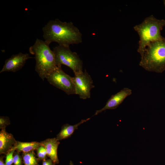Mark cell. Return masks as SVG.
I'll return each mask as SVG.
<instances>
[{
	"label": "cell",
	"mask_w": 165,
	"mask_h": 165,
	"mask_svg": "<svg viewBox=\"0 0 165 165\" xmlns=\"http://www.w3.org/2000/svg\"><path fill=\"white\" fill-rule=\"evenodd\" d=\"M44 41L50 45L54 42L59 45L69 47L82 42V35L72 22H62L58 19L50 20L42 28Z\"/></svg>",
	"instance_id": "obj_1"
},
{
	"label": "cell",
	"mask_w": 165,
	"mask_h": 165,
	"mask_svg": "<svg viewBox=\"0 0 165 165\" xmlns=\"http://www.w3.org/2000/svg\"><path fill=\"white\" fill-rule=\"evenodd\" d=\"M141 56L140 66L148 71L163 72L165 70V38L150 43Z\"/></svg>",
	"instance_id": "obj_2"
},
{
	"label": "cell",
	"mask_w": 165,
	"mask_h": 165,
	"mask_svg": "<svg viewBox=\"0 0 165 165\" xmlns=\"http://www.w3.org/2000/svg\"><path fill=\"white\" fill-rule=\"evenodd\" d=\"M44 41L37 38L34 45L29 49L30 53L35 56V70L44 80L46 76L57 67L53 51Z\"/></svg>",
	"instance_id": "obj_3"
},
{
	"label": "cell",
	"mask_w": 165,
	"mask_h": 165,
	"mask_svg": "<svg viewBox=\"0 0 165 165\" xmlns=\"http://www.w3.org/2000/svg\"><path fill=\"white\" fill-rule=\"evenodd\" d=\"M164 26L165 20H159L151 15L146 18L141 23L134 27L140 38L137 51L140 55L150 43L163 38L161 31Z\"/></svg>",
	"instance_id": "obj_4"
},
{
	"label": "cell",
	"mask_w": 165,
	"mask_h": 165,
	"mask_svg": "<svg viewBox=\"0 0 165 165\" xmlns=\"http://www.w3.org/2000/svg\"><path fill=\"white\" fill-rule=\"evenodd\" d=\"M53 51L57 67L66 65L73 71L75 75L83 72L82 61L76 52L71 50L69 47L58 45L54 47Z\"/></svg>",
	"instance_id": "obj_5"
},
{
	"label": "cell",
	"mask_w": 165,
	"mask_h": 165,
	"mask_svg": "<svg viewBox=\"0 0 165 165\" xmlns=\"http://www.w3.org/2000/svg\"><path fill=\"white\" fill-rule=\"evenodd\" d=\"M61 67L57 66L48 75L46 79L50 84L67 94H75L73 77L64 72Z\"/></svg>",
	"instance_id": "obj_6"
},
{
	"label": "cell",
	"mask_w": 165,
	"mask_h": 165,
	"mask_svg": "<svg viewBox=\"0 0 165 165\" xmlns=\"http://www.w3.org/2000/svg\"><path fill=\"white\" fill-rule=\"evenodd\" d=\"M73 77L75 94L78 95L82 99L90 98L91 90L94 87L90 76L85 70L75 75Z\"/></svg>",
	"instance_id": "obj_7"
},
{
	"label": "cell",
	"mask_w": 165,
	"mask_h": 165,
	"mask_svg": "<svg viewBox=\"0 0 165 165\" xmlns=\"http://www.w3.org/2000/svg\"><path fill=\"white\" fill-rule=\"evenodd\" d=\"M32 58V57H30L27 53H19L13 55L6 60L0 73L5 72H17L23 67L28 60Z\"/></svg>",
	"instance_id": "obj_8"
},
{
	"label": "cell",
	"mask_w": 165,
	"mask_h": 165,
	"mask_svg": "<svg viewBox=\"0 0 165 165\" xmlns=\"http://www.w3.org/2000/svg\"><path fill=\"white\" fill-rule=\"evenodd\" d=\"M132 94V90L127 88H124L116 94L112 95L107 102L105 106L102 109L96 111L94 115L107 109H114L117 108L128 96Z\"/></svg>",
	"instance_id": "obj_9"
},
{
	"label": "cell",
	"mask_w": 165,
	"mask_h": 165,
	"mask_svg": "<svg viewBox=\"0 0 165 165\" xmlns=\"http://www.w3.org/2000/svg\"><path fill=\"white\" fill-rule=\"evenodd\" d=\"M13 135L7 132L6 128L0 132V153L6 155L15 147L17 143Z\"/></svg>",
	"instance_id": "obj_10"
},
{
	"label": "cell",
	"mask_w": 165,
	"mask_h": 165,
	"mask_svg": "<svg viewBox=\"0 0 165 165\" xmlns=\"http://www.w3.org/2000/svg\"><path fill=\"white\" fill-rule=\"evenodd\" d=\"M41 145L45 148L47 156L54 163H58L57 156V148L60 143L56 138L47 139L41 142Z\"/></svg>",
	"instance_id": "obj_11"
},
{
	"label": "cell",
	"mask_w": 165,
	"mask_h": 165,
	"mask_svg": "<svg viewBox=\"0 0 165 165\" xmlns=\"http://www.w3.org/2000/svg\"><path fill=\"white\" fill-rule=\"evenodd\" d=\"M90 119V118H89L86 119L82 120L79 123L75 125H72L68 124L64 125L61 130L57 135V139L59 141L68 138L73 134L75 130L78 129L79 126Z\"/></svg>",
	"instance_id": "obj_12"
},
{
	"label": "cell",
	"mask_w": 165,
	"mask_h": 165,
	"mask_svg": "<svg viewBox=\"0 0 165 165\" xmlns=\"http://www.w3.org/2000/svg\"><path fill=\"white\" fill-rule=\"evenodd\" d=\"M41 145V142L37 141L22 142L18 141L14 148L16 151L19 152L26 153L37 149Z\"/></svg>",
	"instance_id": "obj_13"
},
{
	"label": "cell",
	"mask_w": 165,
	"mask_h": 165,
	"mask_svg": "<svg viewBox=\"0 0 165 165\" xmlns=\"http://www.w3.org/2000/svg\"><path fill=\"white\" fill-rule=\"evenodd\" d=\"M22 157L24 165H38L34 151L23 153Z\"/></svg>",
	"instance_id": "obj_14"
},
{
	"label": "cell",
	"mask_w": 165,
	"mask_h": 165,
	"mask_svg": "<svg viewBox=\"0 0 165 165\" xmlns=\"http://www.w3.org/2000/svg\"><path fill=\"white\" fill-rule=\"evenodd\" d=\"M37 156L38 158L41 160H46L47 154V152L44 147L41 145L37 149Z\"/></svg>",
	"instance_id": "obj_15"
},
{
	"label": "cell",
	"mask_w": 165,
	"mask_h": 165,
	"mask_svg": "<svg viewBox=\"0 0 165 165\" xmlns=\"http://www.w3.org/2000/svg\"><path fill=\"white\" fill-rule=\"evenodd\" d=\"M15 151L14 148L6 154L5 162L6 165H12L13 163V155Z\"/></svg>",
	"instance_id": "obj_16"
},
{
	"label": "cell",
	"mask_w": 165,
	"mask_h": 165,
	"mask_svg": "<svg viewBox=\"0 0 165 165\" xmlns=\"http://www.w3.org/2000/svg\"><path fill=\"white\" fill-rule=\"evenodd\" d=\"M10 123V120L7 117L0 116V129L6 128V126Z\"/></svg>",
	"instance_id": "obj_17"
},
{
	"label": "cell",
	"mask_w": 165,
	"mask_h": 165,
	"mask_svg": "<svg viewBox=\"0 0 165 165\" xmlns=\"http://www.w3.org/2000/svg\"><path fill=\"white\" fill-rule=\"evenodd\" d=\"M13 163L14 165H22L21 159L17 151L14 153Z\"/></svg>",
	"instance_id": "obj_18"
},
{
	"label": "cell",
	"mask_w": 165,
	"mask_h": 165,
	"mask_svg": "<svg viewBox=\"0 0 165 165\" xmlns=\"http://www.w3.org/2000/svg\"><path fill=\"white\" fill-rule=\"evenodd\" d=\"M53 162L50 159L45 160L42 162V165H53Z\"/></svg>",
	"instance_id": "obj_19"
},
{
	"label": "cell",
	"mask_w": 165,
	"mask_h": 165,
	"mask_svg": "<svg viewBox=\"0 0 165 165\" xmlns=\"http://www.w3.org/2000/svg\"><path fill=\"white\" fill-rule=\"evenodd\" d=\"M2 157H0V165H6L5 163L4 162Z\"/></svg>",
	"instance_id": "obj_20"
},
{
	"label": "cell",
	"mask_w": 165,
	"mask_h": 165,
	"mask_svg": "<svg viewBox=\"0 0 165 165\" xmlns=\"http://www.w3.org/2000/svg\"><path fill=\"white\" fill-rule=\"evenodd\" d=\"M163 3H164V6H165V0H163Z\"/></svg>",
	"instance_id": "obj_21"
}]
</instances>
